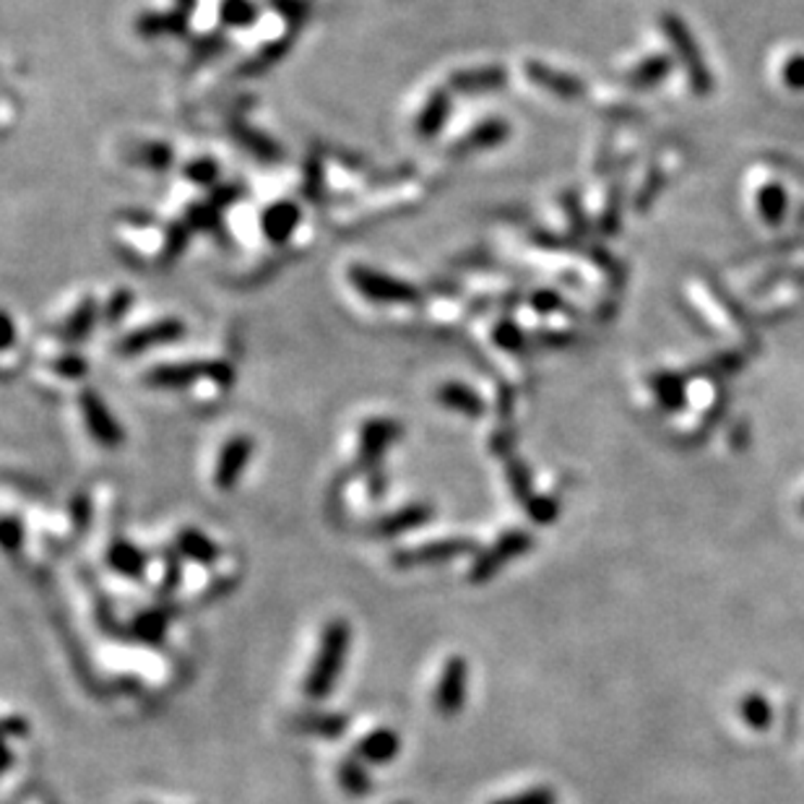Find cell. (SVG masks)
<instances>
[{
    "label": "cell",
    "mask_w": 804,
    "mask_h": 804,
    "mask_svg": "<svg viewBox=\"0 0 804 804\" xmlns=\"http://www.w3.org/2000/svg\"><path fill=\"white\" fill-rule=\"evenodd\" d=\"M349 643H352V628L347 619H331L323 630L321 649L305 677V695L310 701H323L334 693L341 669H344Z\"/></svg>",
    "instance_id": "1"
},
{
    "label": "cell",
    "mask_w": 804,
    "mask_h": 804,
    "mask_svg": "<svg viewBox=\"0 0 804 804\" xmlns=\"http://www.w3.org/2000/svg\"><path fill=\"white\" fill-rule=\"evenodd\" d=\"M349 281L362 298L380 302V305H404V302H414L419 298L417 287L386 272H378V268L352 266L349 268Z\"/></svg>",
    "instance_id": "2"
},
{
    "label": "cell",
    "mask_w": 804,
    "mask_h": 804,
    "mask_svg": "<svg viewBox=\"0 0 804 804\" xmlns=\"http://www.w3.org/2000/svg\"><path fill=\"white\" fill-rule=\"evenodd\" d=\"M201 378L229 386L235 375L227 362H175V365H160L149 373V384L156 388H186Z\"/></svg>",
    "instance_id": "3"
},
{
    "label": "cell",
    "mask_w": 804,
    "mask_h": 804,
    "mask_svg": "<svg viewBox=\"0 0 804 804\" xmlns=\"http://www.w3.org/2000/svg\"><path fill=\"white\" fill-rule=\"evenodd\" d=\"M662 29L667 32L671 48H675L677 58H680L684 71H688L690 87H693L695 95H708L714 81H711V71L705 68L701 50H698L693 35L677 16H662Z\"/></svg>",
    "instance_id": "4"
},
{
    "label": "cell",
    "mask_w": 804,
    "mask_h": 804,
    "mask_svg": "<svg viewBox=\"0 0 804 804\" xmlns=\"http://www.w3.org/2000/svg\"><path fill=\"white\" fill-rule=\"evenodd\" d=\"M477 552V542L469 537H451L440 539V542H427L417 547H406L393 555V568L409 570V568H425V565H443L451 560L474 555Z\"/></svg>",
    "instance_id": "5"
},
{
    "label": "cell",
    "mask_w": 804,
    "mask_h": 804,
    "mask_svg": "<svg viewBox=\"0 0 804 804\" xmlns=\"http://www.w3.org/2000/svg\"><path fill=\"white\" fill-rule=\"evenodd\" d=\"M533 544L531 533L526 531H507L503 537L498 539L495 544L487 547L485 552H479L477 560H474L472 570H469V581L472 583H487L498 570H503L513 557L524 555L529 552Z\"/></svg>",
    "instance_id": "6"
},
{
    "label": "cell",
    "mask_w": 804,
    "mask_h": 804,
    "mask_svg": "<svg viewBox=\"0 0 804 804\" xmlns=\"http://www.w3.org/2000/svg\"><path fill=\"white\" fill-rule=\"evenodd\" d=\"M466 690H469V664L464 656H451L445 662L443 675H440L438 688H435L438 714L458 716L466 703Z\"/></svg>",
    "instance_id": "7"
},
{
    "label": "cell",
    "mask_w": 804,
    "mask_h": 804,
    "mask_svg": "<svg viewBox=\"0 0 804 804\" xmlns=\"http://www.w3.org/2000/svg\"><path fill=\"white\" fill-rule=\"evenodd\" d=\"M78 404H81V414H84V422H87V430L97 443L104 448H117L123 443V427L117 425L115 417H112L108 404L97 397V391H91V388L89 391H84L81 399H78Z\"/></svg>",
    "instance_id": "8"
},
{
    "label": "cell",
    "mask_w": 804,
    "mask_h": 804,
    "mask_svg": "<svg viewBox=\"0 0 804 804\" xmlns=\"http://www.w3.org/2000/svg\"><path fill=\"white\" fill-rule=\"evenodd\" d=\"M401 427L393 419H370L362 425L360 432V464L367 469H380L386 448L397 443Z\"/></svg>",
    "instance_id": "9"
},
{
    "label": "cell",
    "mask_w": 804,
    "mask_h": 804,
    "mask_svg": "<svg viewBox=\"0 0 804 804\" xmlns=\"http://www.w3.org/2000/svg\"><path fill=\"white\" fill-rule=\"evenodd\" d=\"M250 456H253V438H248V435H235L233 440H227L219 453V461H216L214 485L224 492L233 490L237 479H240V474L246 472Z\"/></svg>",
    "instance_id": "10"
},
{
    "label": "cell",
    "mask_w": 804,
    "mask_h": 804,
    "mask_svg": "<svg viewBox=\"0 0 804 804\" xmlns=\"http://www.w3.org/2000/svg\"><path fill=\"white\" fill-rule=\"evenodd\" d=\"M183 334H186V326H183L180 321L164 318V321L151 323V326H147V328H141V331L130 334L128 339H123L121 349H123V354H141L151 347H160V344H169V341H177Z\"/></svg>",
    "instance_id": "11"
},
{
    "label": "cell",
    "mask_w": 804,
    "mask_h": 804,
    "mask_svg": "<svg viewBox=\"0 0 804 804\" xmlns=\"http://www.w3.org/2000/svg\"><path fill=\"white\" fill-rule=\"evenodd\" d=\"M430 518H432V505L414 503V505H406V507H401V511L388 513V516L380 518L378 524L373 526V533L384 539L399 537V533L414 531V529H419V526L430 524Z\"/></svg>",
    "instance_id": "12"
},
{
    "label": "cell",
    "mask_w": 804,
    "mask_h": 804,
    "mask_svg": "<svg viewBox=\"0 0 804 804\" xmlns=\"http://www.w3.org/2000/svg\"><path fill=\"white\" fill-rule=\"evenodd\" d=\"M399 750L401 737L388 727L375 729L357 742V757L362 763H367V766H386V763H391L399 755Z\"/></svg>",
    "instance_id": "13"
},
{
    "label": "cell",
    "mask_w": 804,
    "mask_h": 804,
    "mask_svg": "<svg viewBox=\"0 0 804 804\" xmlns=\"http://www.w3.org/2000/svg\"><path fill=\"white\" fill-rule=\"evenodd\" d=\"M292 727L302 734L321 737V740H339L347 734L349 718L344 714H331V711H310V714L294 716Z\"/></svg>",
    "instance_id": "14"
},
{
    "label": "cell",
    "mask_w": 804,
    "mask_h": 804,
    "mask_svg": "<svg viewBox=\"0 0 804 804\" xmlns=\"http://www.w3.org/2000/svg\"><path fill=\"white\" fill-rule=\"evenodd\" d=\"M526 76H529L537 87L552 91V95L557 97H568V100H573V97L583 95V84L578 81L576 76L563 74V71L550 68V65L544 63H526Z\"/></svg>",
    "instance_id": "15"
},
{
    "label": "cell",
    "mask_w": 804,
    "mask_h": 804,
    "mask_svg": "<svg viewBox=\"0 0 804 804\" xmlns=\"http://www.w3.org/2000/svg\"><path fill=\"white\" fill-rule=\"evenodd\" d=\"M175 547L183 557L193 560V563L203 565V568H211V565L219 563V555H222L219 547L211 542L206 533L193 529V526L180 529V533H177V539H175Z\"/></svg>",
    "instance_id": "16"
},
{
    "label": "cell",
    "mask_w": 804,
    "mask_h": 804,
    "mask_svg": "<svg viewBox=\"0 0 804 804\" xmlns=\"http://www.w3.org/2000/svg\"><path fill=\"white\" fill-rule=\"evenodd\" d=\"M300 224V209L292 201H279L263 214V233L272 242H287Z\"/></svg>",
    "instance_id": "17"
},
{
    "label": "cell",
    "mask_w": 804,
    "mask_h": 804,
    "mask_svg": "<svg viewBox=\"0 0 804 804\" xmlns=\"http://www.w3.org/2000/svg\"><path fill=\"white\" fill-rule=\"evenodd\" d=\"M108 563L110 568L115 573H121L125 578H134V581H141L143 573H147L149 557L138 550L136 544L125 542V539H117V542L110 544L108 550Z\"/></svg>",
    "instance_id": "18"
},
{
    "label": "cell",
    "mask_w": 804,
    "mask_h": 804,
    "mask_svg": "<svg viewBox=\"0 0 804 804\" xmlns=\"http://www.w3.org/2000/svg\"><path fill=\"white\" fill-rule=\"evenodd\" d=\"M438 401L453 412L466 414V417H482L485 414V401L479 399V393H474L469 386L464 384H445L438 391Z\"/></svg>",
    "instance_id": "19"
},
{
    "label": "cell",
    "mask_w": 804,
    "mask_h": 804,
    "mask_svg": "<svg viewBox=\"0 0 804 804\" xmlns=\"http://www.w3.org/2000/svg\"><path fill=\"white\" fill-rule=\"evenodd\" d=\"M448 112H451V100H448L445 91H432L417 117V134L422 138L438 136L448 121Z\"/></svg>",
    "instance_id": "20"
},
{
    "label": "cell",
    "mask_w": 804,
    "mask_h": 804,
    "mask_svg": "<svg viewBox=\"0 0 804 804\" xmlns=\"http://www.w3.org/2000/svg\"><path fill=\"white\" fill-rule=\"evenodd\" d=\"M755 206L761 219L768 224V227H776L787 214V193L779 183H766L761 190L755 193Z\"/></svg>",
    "instance_id": "21"
},
{
    "label": "cell",
    "mask_w": 804,
    "mask_h": 804,
    "mask_svg": "<svg viewBox=\"0 0 804 804\" xmlns=\"http://www.w3.org/2000/svg\"><path fill=\"white\" fill-rule=\"evenodd\" d=\"M505 84V71L492 68H469L461 71V74H453V87L461 91H490V89H500Z\"/></svg>",
    "instance_id": "22"
},
{
    "label": "cell",
    "mask_w": 804,
    "mask_h": 804,
    "mask_svg": "<svg viewBox=\"0 0 804 804\" xmlns=\"http://www.w3.org/2000/svg\"><path fill=\"white\" fill-rule=\"evenodd\" d=\"M339 783L349 796H367L373 792V781L367 770L362 768L360 757H347L339 766Z\"/></svg>",
    "instance_id": "23"
},
{
    "label": "cell",
    "mask_w": 804,
    "mask_h": 804,
    "mask_svg": "<svg viewBox=\"0 0 804 804\" xmlns=\"http://www.w3.org/2000/svg\"><path fill=\"white\" fill-rule=\"evenodd\" d=\"M669 68H671L669 58H664V55L645 58L643 63H638L636 68L630 71L628 84H630V87H636V89H649V87H654V84L662 81V78L669 74Z\"/></svg>",
    "instance_id": "24"
},
{
    "label": "cell",
    "mask_w": 804,
    "mask_h": 804,
    "mask_svg": "<svg viewBox=\"0 0 804 804\" xmlns=\"http://www.w3.org/2000/svg\"><path fill=\"white\" fill-rule=\"evenodd\" d=\"M505 136H507L505 121H487L479 125V128H474L464 143L466 149H490L498 147Z\"/></svg>",
    "instance_id": "25"
},
{
    "label": "cell",
    "mask_w": 804,
    "mask_h": 804,
    "mask_svg": "<svg viewBox=\"0 0 804 804\" xmlns=\"http://www.w3.org/2000/svg\"><path fill=\"white\" fill-rule=\"evenodd\" d=\"M164 630H167V615L164 612H147V615L136 617L134 623V632L147 643H160Z\"/></svg>",
    "instance_id": "26"
},
{
    "label": "cell",
    "mask_w": 804,
    "mask_h": 804,
    "mask_svg": "<svg viewBox=\"0 0 804 804\" xmlns=\"http://www.w3.org/2000/svg\"><path fill=\"white\" fill-rule=\"evenodd\" d=\"M222 18L229 26H248L255 22V5L250 0H222Z\"/></svg>",
    "instance_id": "27"
},
{
    "label": "cell",
    "mask_w": 804,
    "mask_h": 804,
    "mask_svg": "<svg viewBox=\"0 0 804 804\" xmlns=\"http://www.w3.org/2000/svg\"><path fill=\"white\" fill-rule=\"evenodd\" d=\"M95 315H97V310H95V302H91V300H87V302H84V305H81V307H78V310H76V313H74V318H71V321H68V326H65V339H71V341H76V339H84V336H87V334H89L91 323H95Z\"/></svg>",
    "instance_id": "28"
},
{
    "label": "cell",
    "mask_w": 804,
    "mask_h": 804,
    "mask_svg": "<svg viewBox=\"0 0 804 804\" xmlns=\"http://www.w3.org/2000/svg\"><path fill=\"white\" fill-rule=\"evenodd\" d=\"M779 76H781L783 87H789L794 91H804V52H792V55L781 63Z\"/></svg>",
    "instance_id": "29"
},
{
    "label": "cell",
    "mask_w": 804,
    "mask_h": 804,
    "mask_svg": "<svg viewBox=\"0 0 804 804\" xmlns=\"http://www.w3.org/2000/svg\"><path fill=\"white\" fill-rule=\"evenodd\" d=\"M507 482H511L513 495H516L518 503L526 505L533 498L531 495V477H529V472H526V466L520 464V461H511V464H507Z\"/></svg>",
    "instance_id": "30"
},
{
    "label": "cell",
    "mask_w": 804,
    "mask_h": 804,
    "mask_svg": "<svg viewBox=\"0 0 804 804\" xmlns=\"http://www.w3.org/2000/svg\"><path fill=\"white\" fill-rule=\"evenodd\" d=\"M183 555L175 550L164 552V578H162V594H173V591L180 586L183 578Z\"/></svg>",
    "instance_id": "31"
},
{
    "label": "cell",
    "mask_w": 804,
    "mask_h": 804,
    "mask_svg": "<svg viewBox=\"0 0 804 804\" xmlns=\"http://www.w3.org/2000/svg\"><path fill=\"white\" fill-rule=\"evenodd\" d=\"M240 138H242V141H246L248 149H253V154L263 156V160H274V156L281 154V151L274 147L272 138H266V136L259 134V130H253V128L242 130Z\"/></svg>",
    "instance_id": "32"
},
{
    "label": "cell",
    "mask_w": 804,
    "mask_h": 804,
    "mask_svg": "<svg viewBox=\"0 0 804 804\" xmlns=\"http://www.w3.org/2000/svg\"><path fill=\"white\" fill-rule=\"evenodd\" d=\"M490 804H557V796H555V792H552V789L539 787V789H531V792H524V794L503 796V800H495Z\"/></svg>",
    "instance_id": "33"
},
{
    "label": "cell",
    "mask_w": 804,
    "mask_h": 804,
    "mask_svg": "<svg viewBox=\"0 0 804 804\" xmlns=\"http://www.w3.org/2000/svg\"><path fill=\"white\" fill-rule=\"evenodd\" d=\"M495 341L500 347L516 352V349L524 347V334H520L518 326H513L511 321H500L495 326Z\"/></svg>",
    "instance_id": "34"
},
{
    "label": "cell",
    "mask_w": 804,
    "mask_h": 804,
    "mask_svg": "<svg viewBox=\"0 0 804 804\" xmlns=\"http://www.w3.org/2000/svg\"><path fill=\"white\" fill-rule=\"evenodd\" d=\"M526 511H529V516L533 520H539V524H550V520H555L557 516V503L550 498H531L529 503H526Z\"/></svg>",
    "instance_id": "35"
},
{
    "label": "cell",
    "mask_w": 804,
    "mask_h": 804,
    "mask_svg": "<svg viewBox=\"0 0 804 804\" xmlns=\"http://www.w3.org/2000/svg\"><path fill=\"white\" fill-rule=\"evenodd\" d=\"M3 544L9 552L22 550L24 544V524L16 516H9L3 520Z\"/></svg>",
    "instance_id": "36"
},
{
    "label": "cell",
    "mask_w": 804,
    "mask_h": 804,
    "mask_svg": "<svg viewBox=\"0 0 804 804\" xmlns=\"http://www.w3.org/2000/svg\"><path fill=\"white\" fill-rule=\"evenodd\" d=\"M654 386H656V397L662 399L664 404H667V406L680 404V399H682V388H680V384H677L675 378H669V375H664V378H658Z\"/></svg>",
    "instance_id": "37"
},
{
    "label": "cell",
    "mask_w": 804,
    "mask_h": 804,
    "mask_svg": "<svg viewBox=\"0 0 804 804\" xmlns=\"http://www.w3.org/2000/svg\"><path fill=\"white\" fill-rule=\"evenodd\" d=\"M58 375H65V378H81L87 375V362L78 357H63L61 362H55Z\"/></svg>",
    "instance_id": "38"
},
{
    "label": "cell",
    "mask_w": 804,
    "mask_h": 804,
    "mask_svg": "<svg viewBox=\"0 0 804 804\" xmlns=\"http://www.w3.org/2000/svg\"><path fill=\"white\" fill-rule=\"evenodd\" d=\"M188 175L199 183H211V177L216 175V167L211 160H199L193 162V167H188Z\"/></svg>",
    "instance_id": "39"
},
{
    "label": "cell",
    "mask_w": 804,
    "mask_h": 804,
    "mask_svg": "<svg viewBox=\"0 0 804 804\" xmlns=\"http://www.w3.org/2000/svg\"><path fill=\"white\" fill-rule=\"evenodd\" d=\"M74 520H76V529H87L89 526V498L87 495H78L76 503H74Z\"/></svg>",
    "instance_id": "40"
},
{
    "label": "cell",
    "mask_w": 804,
    "mask_h": 804,
    "mask_svg": "<svg viewBox=\"0 0 804 804\" xmlns=\"http://www.w3.org/2000/svg\"><path fill=\"white\" fill-rule=\"evenodd\" d=\"M5 731H9V737H26L29 734V724L22 716H9L5 718Z\"/></svg>",
    "instance_id": "41"
},
{
    "label": "cell",
    "mask_w": 804,
    "mask_h": 804,
    "mask_svg": "<svg viewBox=\"0 0 804 804\" xmlns=\"http://www.w3.org/2000/svg\"><path fill=\"white\" fill-rule=\"evenodd\" d=\"M555 305H560V298L552 292H539L537 298H533V307H537L539 313H552Z\"/></svg>",
    "instance_id": "42"
},
{
    "label": "cell",
    "mask_w": 804,
    "mask_h": 804,
    "mask_svg": "<svg viewBox=\"0 0 804 804\" xmlns=\"http://www.w3.org/2000/svg\"><path fill=\"white\" fill-rule=\"evenodd\" d=\"M128 294H121V298H117L115 302H112V305H110V310H112V318H117V315H123L125 313V310L123 307H128Z\"/></svg>",
    "instance_id": "43"
},
{
    "label": "cell",
    "mask_w": 804,
    "mask_h": 804,
    "mask_svg": "<svg viewBox=\"0 0 804 804\" xmlns=\"http://www.w3.org/2000/svg\"><path fill=\"white\" fill-rule=\"evenodd\" d=\"M183 3H188V5H193V3H196V0H183Z\"/></svg>",
    "instance_id": "44"
}]
</instances>
